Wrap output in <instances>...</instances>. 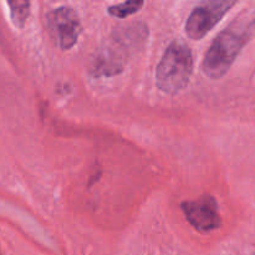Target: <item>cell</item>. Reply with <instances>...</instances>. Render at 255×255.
<instances>
[{
  "mask_svg": "<svg viewBox=\"0 0 255 255\" xmlns=\"http://www.w3.org/2000/svg\"><path fill=\"white\" fill-rule=\"evenodd\" d=\"M148 35L146 25L132 24L121 26L111 39L95 55L91 74L96 77H111L121 74L132 52L139 50Z\"/></svg>",
  "mask_w": 255,
  "mask_h": 255,
  "instance_id": "cell-1",
  "label": "cell"
},
{
  "mask_svg": "<svg viewBox=\"0 0 255 255\" xmlns=\"http://www.w3.org/2000/svg\"><path fill=\"white\" fill-rule=\"evenodd\" d=\"M249 40V30L242 25H231L222 30L204 55L202 69L209 79H222Z\"/></svg>",
  "mask_w": 255,
  "mask_h": 255,
  "instance_id": "cell-2",
  "label": "cell"
},
{
  "mask_svg": "<svg viewBox=\"0 0 255 255\" xmlns=\"http://www.w3.org/2000/svg\"><path fill=\"white\" fill-rule=\"evenodd\" d=\"M193 72V55L184 42L168 45L156 70L157 87L167 95H176L186 89Z\"/></svg>",
  "mask_w": 255,
  "mask_h": 255,
  "instance_id": "cell-3",
  "label": "cell"
},
{
  "mask_svg": "<svg viewBox=\"0 0 255 255\" xmlns=\"http://www.w3.org/2000/svg\"><path fill=\"white\" fill-rule=\"evenodd\" d=\"M238 0H201L192 10L184 31L192 40H201L223 19Z\"/></svg>",
  "mask_w": 255,
  "mask_h": 255,
  "instance_id": "cell-4",
  "label": "cell"
},
{
  "mask_svg": "<svg viewBox=\"0 0 255 255\" xmlns=\"http://www.w3.org/2000/svg\"><path fill=\"white\" fill-rule=\"evenodd\" d=\"M47 29L55 44L61 50H70L81 34V21L72 7L60 6L46 15Z\"/></svg>",
  "mask_w": 255,
  "mask_h": 255,
  "instance_id": "cell-5",
  "label": "cell"
},
{
  "mask_svg": "<svg viewBox=\"0 0 255 255\" xmlns=\"http://www.w3.org/2000/svg\"><path fill=\"white\" fill-rule=\"evenodd\" d=\"M181 208L189 224L199 233H211L221 227V216L214 197L203 196L196 201H186Z\"/></svg>",
  "mask_w": 255,
  "mask_h": 255,
  "instance_id": "cell-6",
  "label": "cell"
},
{
  "mask_svg": "<svg viewBox=\"0 0 255 255\" xmlns=\"http://www.w3.org/2000/svg\"><path fill=\"white\" fill-rule=\"evenodd\" d=\"M10 17L17 29H22L30 14V0H7Z\"/></svg>",
  "mask_w": 255,
  "mask_h": 255,
  "instance_id": "cell-7",
  "label": "cell"
},
{
  "mask_svg": "<svg viewBox=\"0 0 255 255\" xmlns=\"http://www.w3.org/2000/svg\"><path fill=\"white\" fill-rule=\"evenodd\" d=\"M143 6V0H126L122 4H116L109 6L107 11L110 15L119 19H125V17L129 16V15L136 14L137 11L142 9Z\"/></svg>",
  "mask_w": 255,
  "mask_h": 255,
  "instance_id": "cell-8",
  "label": "cell"
},
{
  "mask_svg": "<svg viewBox=\"0 0 255 255\" xmlns=\"http://www.w3.org/2000/svg\"><path fill=\"white\" fill-rule=\"evenodd\" d=\"M252 26H253L254 29H255V20H254V21H253V24H252Z\"/></svg>",
  "mask_w": 255,
  "mask_h": 255,
  "instance_id": "cell-9",
  "label": "cell"
},
{
  "mask_svg": "<svg viewBox=\"0 0 255 255\" xmlns=\"http://www.w3.org/2000/svg\"><path fill=\"white\" fill-rule=\"evenodd\" d=\"M252 255H255V253H254V254H252Z\"/></svg>",
  "mask_w": 255,
  "mask_h": 255,
  "instance_id": "cell-10",
  "label": "cell"
}]
</instances>
